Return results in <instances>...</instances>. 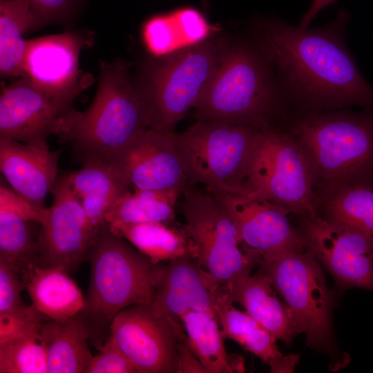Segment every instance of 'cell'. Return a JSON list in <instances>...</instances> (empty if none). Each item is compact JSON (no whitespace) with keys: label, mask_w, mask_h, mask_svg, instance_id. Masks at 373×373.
Here are the masks:
<instances>
[{"label":"cell","mask_w":373,"mask_h":373,"mask_svg":"<svg viewBox=\"0 0 373 373\" xmlns=\"http://www.w3.org/2000/svg\"><path fill=\"white\" fill-rule=\"evenodd\" d=\"M350 14L318 28L276 19L256 25L262 52L279 78L293 111L315 113L361 106L373 109V88L360 73L344 39Z\"/></svg>","instance_id":"6da1fadb"},{"label":"cell","mask_w":373,"mask_h":373,"mask_svg":"<svg viewBox=\"0 0 373 373\" xmlns=\"http://www.w3.org/2000/svg\"><path fill=\"white\" fill-rule=\"evenodd\" d=\"M280 125L305 151L315 188L373 187V109L293 111Z\"/></svg>","instance_id":"7a4b0ae2"},{"label":"cell","mask_w":373,"mask_h":373,"mask_svg":"<svg viewBox=\"0 0 373 373\" xmlns=\"http://www.w3.org/2000/svg\"><path fill=\"white\" fill-rule=\"evenodd\" d=\"M271 68L251 47L227 48L193 106L198 120L258 128L282 123L293 108Z\"/></svg>","instance_id":"3957f363"},{"label":"cell","mask_w":373,"mask_h":373,"mask_svg":"<svg viewBox=\"0 0 373 373\" xmlns=\"http://www.w3.org/2000/svg\"><path fill=\"white\" fill-rule=\"evenodd\" d=\"M86 259L90 263V283L77 316L88 333L110 329L116 314L128 307L153 303L162 263H153L106 222L97 228Z\"/></svg>","instance_id":"277c9868"},{"label":"cell","mask_w":373,"mask_h":373,"mask_svg":"<svg viewBox=\"0 0 373 373\" xmlns=\"http://www.w3.org/2000/svg\"><path fill=\"white\" fill-rule=\"evenodd\" d=\"M98 88L90 106L71 129L59 137L82 160L113 162L142 131L149 128L140 97L128 78V65L102 61Z\"/></svg>","instance_id":"5b68a950"},{"label":"cell","mask_w":373,"mask_h":373,"mask_svg":"<svg viewBox=\"0 0 373 373\" xmlns=\"http://www.w3.org/2000/svg\"><path fill=\"white\" fill-rule=\"evenodd\" d=\"M259 133L258 127L198 120L185 131L175 133L189 184L248 195Z\"/></svg>","instance_id":"8992f818"},{"label":"cell","mask_w":373,"mask_h":373,"mask_svg":"<svg viewBox=\"0 0 373 373\" xmlns=\"http://www.w3.org/2000/svg\"><path fill=\"white\" fill-rule=\"evenodd\" d=\"M224 52L221 41L207 38L155 64L144 86L136 89L149 127L171 131L194 106Z\"/></svg>","instance_id":"52a82bcc"},{"label":"cell","mask_w":373,"mask_h":373,"mask_svg":"<svg viewBox=\"0 0 373 373\" xmlns=\"http://www.w3.org/2000/svg\"><path fill=\"white\" fill-rule=\"evenodd\" d=\"M315 182L301 145L280 124L260 128L248 196L267 200L290 214L316 215Z\"/></svg>","instance_id":"ba28073f"},{"label":"cell","mask_w":373,"mask_h":373,"mask_svg":"<svg viewBox=\"0 0 373 373\" xmlns=\"http://www.w3.org/2000/svg\"><path fill=\"white\" fill-rule=\"evenodd\" d=\"M182 194L184 229L198 248L199 265L220 286L249 276L262 258L241 244L227 211L207 189L200 192L190 186Z\"/></svg>","instance_id":"9c48e42d"},{"label":"cell","mask_w":373,"mask_h":373,"mask_svg":"<svg viewBox=\"0 0 373 373\" xmlns=\"http://www.w3.org/2000/svg\"><path fill=\"white\" fill-rule=\"evenodd\" d=\"M319 264L307 250L291 251L262 261L259 267L293 312L307 345L326 351L332 345L333 294Z\"/></svg>","instance_id":"30bf717a"},{"label":"cell","mask_w":373,"mask_h":373,"mask_svg":"<svg viewBox=\"0 0 373 373\" xmlns=\"http://www.w3.org/2000/svg\"><path fill=\"white\" fill-rule=\"evenodd\" d=\"M77 95L44 90L26 75L4 86L0 96V139L49 147L48 137L68 132L80 112L73 107Z\"/></svg>","instance_id":"8fae6325"},{"label":"cell","mask_w":373,"mask_h":373,"mask_svg":"<svg viewBox=\"0 0 373 373\" xmlns=\"http://www.w3.org/2000/svg\"><path fill=\"white\" fill-rule=\"evenodd\" d=\"M299 231L305 247L342 289L373 291V238L318 215H300Z\"/></svg>","instance_id":"7c38bea8"},{"label":"cell","mask_w":373,"mask_h":373,"mask_svg":"<svg viewBox=\"0 0 373 373\" xmlns=\"http://www.w3.org/2000/svg\"><path fill=\"white\" fill-rule=\"evenodd\" d=\"M110 334L140 373H176L182 326L157 314L151 304L128 307L116 314Z\"/></svg>","instance_id":"4fadbf2b"},{"label":"cell","mask_w":373,"mask_h":373,"mask_svg":"<svg viewBox=\"0 0 373 373\" xmlns=\"http://www.w3.org/2000/svg\"><path fill=\"white\" fill-rule=\"evenodd\" d=\"M50 192L53 202L46 209L41 224L37 265L69 274L86 259L96 229L64 175L57 178Z\"/></svg>","instance_id":"5bb4252c"},{"label":"cell","mask_w":373,"mask_h":373,"mask_svg":"<svg viewBox=\"0 0 373 373\" xmlns=\"http://www.w3.org/2000/svg\"><path fill=\"white\" fill-rule=\"evenodd\" d=\"M231 217L243 247L262 261L291 251H306L298 229L283 207L267 200L208 189Z\"/></svg>","instance_id":"9a60e30c"},{"label":"cell","mask_w":373,"mask_h":373,"mask_svg":"<svg viewBox=\"0 0 373 373\" xmlns=\"http://www.w3.org/2000/svg\"><path fill=\"white\" fill-rule=\"evenodd\" d=\"M93 38L90 31L77 30L26 40L24 75L46 92L79 95L94 80L78 69L80 52Z\"/></svg>","instance_id":"2e32d148"},{"label":"cell","mask_w":373,"mask_h":373,"mask_svg":"<svg viewBox=\"0 0 373 373\" xmlns=\"http://www.w3.org/2000/svg\"><path fill=\"white\" fill-rule=\"evenodd\" d=\"M131 186L139 190L191 186L177 149L175 133L149 127L138 134L113 161Z\"/></svg>","instance_id":"e0dca14e"},{"label":"cell","mask_w":373,"mask_h":373,"mask_svg":"<svg viewBox=\"0 0 373 373\" xmlns=\"http://www.w3.org/2000/svg\"><path fill=\"white\" fill-rule=\"evenodd\" d=\"M220 289L221 286L195 259L179 258L160 265L151 305L157 314L182 326L181 318L188 312H214Z\"/></svg>","instance_id":"ac0fdd59"},{"label":"cell","mask_w":373,"mask_h":373,"mask_svg":"<svg viewBox=\"0 0 373 373\" xmlns=\"http://www.w3.org/2000/svg\"><path fill=\"white\" fill-rule=\"evenodd\" d=\"M61 151L0 139V169L13 191L30 204L45 209L58 176Z\"/></svg>","instance_id":"d6986e66"},{"label":"cell","mask_w":373,"mask_h":373,"mask_svg":"<svg viewBox=\"0 0 373 373\" xmlns=\"http://www.w3.org/2000/svg\"><path fill=\"white\" fill-rule=\"evenodd\" d=\"M46 209L30 204L1 184L0 261L18 269L21 274L29 264H37Z\"/></svg>","instance_id":"ffe728a7"},{"label":"cell","mask_w":373,"mask_h":373,"mask_svg":"<svg viewBox=\"0 0 373 373\" xmlns=\"http://www.w3.org/2000/svg\"><path fill=\"white\" fill-rule=\"evenodd\" d=\"M229 299L245 311L277 340L286 345L302 329L293 312L281 301L270 278L260 268L254 275L238 282L221 286Z\"/></svg>","instance_id":"44dd1931"},{"label":"cell","mask_w":373,"mask_h":373,"mask_svg":"<svg viewBox=\"0 0 373 373\" xmlns=\"http://www.w3.org/2000/svg\"><path fill=\"white\" fill-rule=\"evenodd\" d=\"M64 175L95 229L131 186L115 163L97 158L84 160L80 169Z\"/></svg>","instance_id":"7402d4cb"},{"label":"cell","mask_w":373,"mask_h":373,"mask_svg":"<svg viewBox=\"0 0 373 373\" xmlns=\"http://www.w3.org/2000/svg\"><path fill=\"white\" fill-rule=\"evenodd\" d=\"M213 310L225 338L236 342L268 363L271 372H294L298 355H283L276 344L277 339L245 311L236 309L222 287Z\"/></svg>","instance_id":"603a6c76"},{"label":"cell","mask_w":373,"mask_h":373,"mask_svg":"<svg viewBox=\"0 0 373 373\" xmlns=\"http://www.w3.org/2000/svg\"><path fill=\"white\" fill-rule=\"evenodd\" d=\"M68 274L35 263L21 273L32 305L49 320L64 322L77 316L84 307L85 298Z\"/></svg>","instance_id":"cb8c5ba5"},{"label":"cell","mask_w":373,"mask_h":373,"mask_svg":"<svg viewBox=\"0 0 373 373\" xmlns=\"http://www.w3.org/2000/svg\"><path fill=\"white\" fill-rule=\"evenodd\" d=\"M113 233L124 238L154 264L183 258L197 259L198 248L184 230L163 222L108 224Z\"/></svg>","instance_id":"d4e9b609"},{"label":"cell","mask_w":373,"mask_h":373,"mask_svg":"<svg viewBox=\"0 0 373 373\" xmlns=\"http://www.w3.org/2000/svg\"><path fill=\"white\" fill-rule=\"evenodd\" d=\"M316 215L373 238V187L333 185L315 188Z\"/></svg>","instance_id":"484cf974"},{"label":"cell","mask_w":373,"mask_h":373,"mask_svg":"<svg viewBox=\"0 0 373 373\" xmlns=\"http://www.w3.org/2000/svg\"><path fill=\"white\" fill-rule=\"evenodd\" d=\"M40 332L47 351V373H86L93 355L89 333L79 317L44 321Z\"/></svg>","instance_id":"4316f807"},{"label":"cell","mask_w":373,"mask_h":373,"mask_svg":"<svg viewBox=\"0 0 373 373\" xmlns=\"http://www.w3.org/2000/svg\"><path fill=\"white\" fill-rule=\"evenodd\" d=\"M181 323L186 336L184 343L207 373L244 372L242 358L227 352L225 338L214 312L190 311L182 316Z\"/></svg>","instance_id":"83f0119b"},{"label":"cell","mask_w":373,"mask_h":373,"mask_svg":"<svg viewBox=\"0 0 373 373\" xmlns=\"http://www.w3.org/2000/svg\"><path fill=\"white\" fill-rule=\"evenodd\" d=\"M211 26L197 10L184 8L155 16L144 26L148 49L155 55H166L207 39Z\"/></svg>","instance_id":"f1b7e54d"},{"label":"cell","mask_w":373,"mask_h":373,"mask_svg":"<svg viewBox=\"0 0 373 373\" xmlns=\"http://www.w3.org/2000/svg\"><path fill=\"white\" fill-rule=\"evenodd\" d=\"M39 28L28 0L0 1V75L22 77L26 40L23 35Z\"/></svg>","instance_id":"f546056e"},{"label":"cell","mask_w":373,"mask_h":373,"mask_svg":"<svg viewBox=\"0 0 373 373\" xmlns=\"http://www.w3.org/2000/svg\"><path fill=\"white\" fill-rule=\"evenodd\" d=\"M181 194L178 189H135L124 195L107 213L105 222L169 224L174 219L175 204Z\"/></svg>","instance_id":"4dcf8cb0"},{"label":"cell","mask_w":373,"mask_h":373,"mask_svg":"<svg viewBox=\"0 0 373 373\" xmlns=\"http://www.w3.org/2000/svg\"><path fill=\"white\" fill-rule=\"evenodd\" d=\"M41 323L26 324L0 338V373H47V351L40 332Z\"/></svg>","instance_id":"1f68e13d"},{"label":"cell","mask_w":373,"mask_h":373,"mask_svg":"<svg viewBox=\"0 0 373 373\" xmlns=\"http://www.w3.org/2000/svg\"><path fill=\"white\" fill-rule=\"evenodd\" d=\"M24 288L19 270L0 261V316L24 318L39 313L33 305L23 303L21 293Z\"/></svg>","instance_id":"d6a6232c"},{"label":"cell","mask_w":373,"mask_h":373,"mask_svg":"<svg viewBox=\"0 0 373 373\" xmlns=\"http://www.w3.org/2000/svg\"><path fill=\"white\" fill-rule=\"evenodd\" d=\"M97 348L99 352L92 356L86 373H140L111 334Z\"/></svg>","instance_id":"836d02e7"},{"label":"cell","mask_w":373,"mask_h":373,"mask_svg":"<svg viewBox=\"0 0 373 373\" xmlns=\"http://www.w3.org/2000/svg\"><path fill=\"white\" fill-rule=\"evenodd\" d=\"M38 27L72 19L86 0H28Z\"/></svg>","instance_id":"e575fe53"},{"label":"cell","mask_w":373,"mask_h":373,"mask_svg":"<svg viewBox=\"0 0 373 373\" xmlns=\"http://www.w3.org/2000/svg\"><path fill=\"white\" fill-rule=\"evenodd\" d=\"M207 373V370L183 341L178 346L177 370L176 373Z\"/></svg>","instance_id":"d590c367"},{"label":"cell","mask_w":373,"mask_h":373,"mask_svg":"<svg viewBox=\"0 0 373 373\" xmlns=\"http://www.w3.org/2000/svg\"><path fill=\"white\" fill-rule=\"evenodd\" d=\"M336 2V0H313L309 8L301 18L298 26L303 28L308 27L311 21L321 10Z\"/></svg>","instance_id":"8d00e7d4"}]
</instances>
